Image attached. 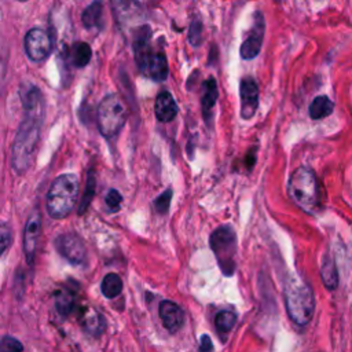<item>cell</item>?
Masks as SVG:
<instances>
[{"label": "cell", "instance_id": "15", "mask_svg": "<svg viewBox=\"0 0 352 352\" xmlns=\"http://www.w3.org/2000/svg\"><path fill=\"white\" fill-rule=\"evenodd\" d=\"M168 60L164 52L161 51H151V55L147 62L146 74L150 76L154 81H164L168 77Z\"/></svg>", "mask_w": 352, "mask_h": 352}, {"label": "cell", "instance_id": "6", "mask_svg": "<svg viewBox=\"0 0 352 352\" xmlns=\"http://www.w3.org/2000/svg\"><path fill=\"white\" fill-rule=\"evenodd\" d=\"M96 121L100 133L104 138L116 136L126 121V107L122 99L116 94L106 95L99 103Z\"/></svg>", "mask_w": 352, "mask_h": 352}, {"label": "cell", "instance_id": "27", "mask_svg": "<svg viewBox=\"0 0 352 352\" xmlns=\"http://www.w3.org/2000/svg\"><path fill=\"white\" fill-rule=\"evenodd\" d=\"M23 346L21 341L14 337L6 336L0 340V352H22Z\"/></svg>", "mask_w": 352, "mask_h": 352}, {"label": "cell", "instance_id": "23", "mask_svg": "<svg viewBox=\"0 0 352 352\" xmlns=\"http://www.w3.org/2000/svg\"><path fill=\"white\" fill-rule=\"evenodd\" d=\"M73 305H74V296L70 290H58L56 294H55V307H56V311L59 312V315H69L70 311L73 309Z\"/></svg>", "mask_w": 352, "mask_h": 352}, {"label": "cell", "instance_id": "29", "mask_svg": "<svg viewBox=\"0 0 352 352\" xmlns=\"http://www.w3.org/2000/svg\"><path fill=\"white\" fill-rule=\"evenodd\" d=\"M104 201H106V205H107L109 209L117 210V209L120 208L121 202H122V195H121L120 191H117L116 188H110V190L107 191V194H106Z\"/></svg>", "mask_w": 352, "mask_h": 352}, {"label": "cell", "instance_id": "21", "mask_svg": "<svg viewBox=\"0 0 352 352\" xmlns=\"http://www.w3.org/2000/svg\"><path fill=\"white\" fill-rule=\"evenodd\" d=\"M100 290L106 298L117 297L122 292L121 278L114 272L104 275V278L102 279V283H100Z\"/></svg>", "mask_w": 352, "mask_h": 352}, {"label": "cell", "instance_id": "33", "mask_svg": "<svg viewBox=\"0 0 352 352\" xmlns=\"http://www.w3.org/2000/svg\"><path fill=\"white\" fill-rule=\"evenodd\" d=\"M212 351V341L208 334L201 337V352H210Z\"/></svg>", "mask_w": 352, "mask_h": 352}, {"label": "cell", "instance_id": "2", "mask_svg": "<svg viewBox=\"0 0 352 352\" xmlns=\"http://www.w3.org/2000/svg\"><path fill=\"white\" fill-rule=\"evenodd\" d=\"M289 198L305 213L315 214L322 208V188L314 169L301 165L289 176L286 184Z\"/></svg>", "mask_w": 352, "mask_h": 352}, {"label": "cell", "instance_id": "4", "mask_svg": "<svg viewBox=\"0 0 352 352\" xmlns=\"http://www.w3.org/2000/svg\"><path fill=\"white\" fill-rule=\"evenodd\" d=\"M80 180L74 173H63L51 183L47 194V212L52 219H65L78 199Z\"/></svg>", "mask_w": 352, "mask_h": 352}, {"label": "cell", "instance_id": "30", "mask_svg": "<svg viewBox=\"0 0 352 352\" xmlns=\"http://www.w3.org/2000/svg\"><path fill=\"white\" fill-rule=\"evenodd\" d=\"M12 239V232L8 224H0V256L10 246Z\"/></svg>", "mask_w": 352, "mask_h": 352}, {"label": "cell", "instance_id": "16", "mask_svg": "<svg viewBox=\"0 0 352 352\" xmlns=\"http://www.w3.org/2000/svg\"><path fill=\"white\" fill-rule=\"evenodd\" d=\"M219 96V89H217V82L213 77H209L208 80L204 81V94H202V114L206 122H209L212 117V109L216 104Z\"/></svg>", "mask_w": 352, "mask_h": 352}, {"label": "cell", "instance_id": "13", "mask_svg": "<svg viewBox=\"0 0 352 352\" xmlns=\"http://www.w3.org/2000/svg\"><path fill=\"white\" fill-rule=\"evenodd\" d=\"M158 312H160V318L164 327L169 333L173 334L182 329L184 322V314H183V309L176 302L170 300L161 301L158 307Z\"/></svg>", "mask_w": 352, "mask_h": 352}, {"label": "cell", "instance_id": "7", "mask_svg": "<svg viewBox=\"0 0 352 352\" xmlns=\"http://www.w3.org/2000/svg\"><path fill=\"white\" fill-rule=\"evenodd\" d=\"M56 252L70 264L80 265L87 260V249L82 239L74 232H63L55 238Z\"/></svg>", "mask_w": 352, "mask_h": 352}, {"label": "cell", "instance_id": "5", "mask_svg": "<svg viewBox=\"0 0 352 352\" xmlns=\"http://www.w3.org/2000/svg\"><path fill=\"white\" fill-rule=\"evenodd\" d=\"M210 249L217 260L221 272L226 276H231L235 271V256H236V234L228 224L217 227L209 238Z\"/></svg>", "mask_w": 352, "mask_h": 352}, {"label": "cell", "instance_id": "26", "mask_svg": "<svg viewBox=\"0 0 352 352\" xmlns=\"http://www.w3.org/2000/svg\"><path fill=\"white\" fill-rule=\"evenodd\" d=\"M188 41L194 47L201 44V41H202V23H201L199 19H194L191 22L190 30H188Z\"/></svg>", "mask_w": 352, "mask_h": 352}, {"label": "cell", "instance_id": "25", "mask_svg": "<svg viewBox=\"0 0 352 352\" xmlns=\"http://www.w3.org/2000/svg\"><path fill=\"white\" fill-rule=\"evenodd\" d=\"M94 194H95V176L92 175V172H89L88 179H87V184H85V192L82 195V202L80 205V214L87 210L91 199L94 198Z\"/></svg>", "mask_w": 352, "mask_h": 352}, {"label": "cell", "instance_id": "10", "mask_svg": "<svg viewBox=\"0 0 352 352\" xmlns=\"http://www.w3.org/2000/svg\"><path fill=\"white\" fill-rule=\"evenodd\" d=\"M241 118L252 120L258 109V85L252 76H245L239 82Z\"/></svg>", "mask_w": 352, "mask_h": 352}, {"label": "cell", "instance_id": "28", "mask_svg": "<svg viewBox=\"0 0 352 352\" xmlns=\"http://www.w3.org/2000/svg\"><path fill=\"white\" fill-rule=\"evenodd\" d=\"M170 198H172V188H166L162 194H160L154 201L157 212L166 213L170 205Z\"/></svg>", "mask_w": 352, "mask_h": 352}, {"label": "cell", "instance_id": "18", "mask_svg": "<svg viewBox=\"0 0 352 352\" xmlns=\"http://www.w3.org/2000/svg\"><path fill=\"white\" fill-rule=\"evenodd\" d=\"M319 274L323 285L329 290H334L338 286V271L336 261L330 256H324L319 268Z\"/></svg>", "mask_w": 352, "mask_h": 352}, {"label": "cell", "instance_id": "22", "mask_svg": "<svg viewBox=\"0 0 352 352\" xmlns=\"http://www.w3.org/2000/svg\"><path fill=\"white\" fill-rule=\"evenodd\" d=\"M92 56V50L87 43H76L70 50V59L76 67H84Z\"/></svg>", "mask_w": 352, "mask_h": 352}, {"label": "cell", "instance_id": "17", "mask_svg": "<svg viewBox=\"0 0 352 352\" xmlns=\"http://www.w3.org/2000/svg\"><path fill=\"white\" fill-rule=\"evenodd\" d=\"M334 110V102L326 96V95H319L315 96L309 104V117L312 120H323L329 117Z\"/></svg>", "mask_w": 352, "mask_h": 352}, {"label": "cell", "instance_id": "32", "mask_svg": "<svg viewBox=\"0 0 352 352\" xmlns=\"http://www.w3.org/2000/svg\"><path fill=\"white\" fill-rule=\"evenodd\" d=\"M254 162H256V147H254V148H250L249 153L246 154L245 165H246V168L250 170V169L254 166Z\"/></svg>", "mask_w": 352, "mask_h": 352}, {"label": "cell", "instance_id": "19", "mask_svg": "<svg viewBox=\"0 0 352 352\" xmlns=\"http://www.w3.org/2000/svg\"><path fill=\"white\" fill-rule=\"evenodd\" d=\"M81 326L87 333L92 336H99L104 329V322L99 312H96L92 308H88L87 311H84L81 316Z\"/></svg>", "mask_w": 352, "mask_h": 352}, {"label": "cell", "instance_id": "31", "mask_svg": "<svg viewBox=\"0 0 352 352\" xmlns=\"http://www.w3.org/2000/svg\"><path fill=\"white\" fill-rule=\"evenodd\" d=\"M6 73H7V54L4 55V52H1L0 54V94H1V89H3Z\"/></svg>", "mask_w": 352, "mask_h": 352}, {"label": "cell", "instance_id": "9", "mask_svg": "<svg viewBox=\"0 0 352 352\" xmlns=\"http://www.w3.org/2000/svg\"><path fill=\"white\" fill-rule=\"evenodd\" d=\"M52 50V43L48 33L43 29L33 28L25 36V52L33 62L44 60Z\"/></svg>", "mask_w": 352, "mask_h": 352}, {"label": "cell", "instance_id": "12", "mask_svg": "<svg viewBox=\"0 0 352 352\" xmlns=\"http://www.w3.org/2000/svg\"><path fill=\"white\" fill-rule=\"evenodd\" d=\"M150 28L147 25H143L136 29L133 33V52H135V60L139 67V70L146 74L147 62L151 55L150 50Z\"/></svg>", "mask_w": 352, "mask_h": 352}, {"label": "cell", "instance_id": "11", "mask_svg": "<svg viewBox=\"0 0 352 352\" xmlns=\"http://www.w3.org/2000/svg\"><path fill=\"white\" fill-rule=\"evenodd\" d=\"M40 234H41V212L40 209L34 208L28 217L25 232H23V253L29 264L33 263Z\"/></svg>", "mask_w": 352, "mask_h": 352}, {"label": "cell", "instance_id": "3", "mask_svg": "<svg viewBox=\"0 0 352 352\" xmlns=\"http://www.w3.org/2000/svg\"><path fill=\"white\" fill-rule=\"evenodd\" d=\"M285 307L289 318L297 326H305L314 316L315 297L311 286L298 275H289L283 286Z\"/></svg>", "mask_w": 352, "mask_h": 352}, {"label": "cell", "instance_id": "14", "mask_svg": "<svg viewBox=\"0 0 352 352\" xmlns=\"http://www.w3.org/2000/svg\"><path fill=\"white\" fill-rule=\"evenodd\" d=\"M154 111L158 121L161 122L173 121V118L177 114V104L170 92L162 91L157 95V99L154 103Z\"/></svg>", "mask_w": 352, "mask_h": 352}, {"label": "cell", "instance_id": "8", "mask_svg": "<svg viewBox=\"0 0 352 352\" xmlns=\"http://www.w3.org/2000/svg\"><path fill=\"white\" fill-rule=\"evenodd\" d=\"M264 33H265L264 15L260 11H256L254 16H253V25H252L250 30L248 32V36L245 37V40L242 41L241 48H239V54H241L242 59L249 60V59L256 58L260 54Z\"/></svg>", "mask_w": 352, "mask_h": 352}, {"label": "cell", "instance_id": "20", "mask_svg": "<svg viewBox=\"0 0 352 352\" xmlns=\"http://www.w3.org/2000/svg\"><path fill=\"white\" fill-rule=\"evenodd\" d=\"M82 25L87 29H98L102 25V3L95 1L89 4L81 14Z\"/></svg>", "mask_w": 352, "mask_h": 352}, {"label": "cell", "instance_id": "24", "mask_svg": "<svg viewBox=\"0 0 352 352\" xmlns=\"http://www.w3.org/2000/svg\"><path fill=\"white\" fill-rule=\"evenodd\" d=\"M235 323H236V315H235V312H232L230 309H223V311L217 312V315L214 318L216 329L221 334H227L234 327Z\"/></svg>", "mask_w": 352, "mask_h": 352}, {"label": "cell", "instance_id": "1", "mask_svg": "<svg viewBox=\"0 0 352 352\" xmlns=\"http://www.w3.org/2000/svg\"><path fill=\"white\" fill-rule=\"evenodd\" d=\"M23 117L18 126L11 150V165L18 175H23L32 165L44 120V96L38 87L28 85L22 89Z\"/></svg>", "mask_w": 352, "mask_h": 352}]
</instances>
